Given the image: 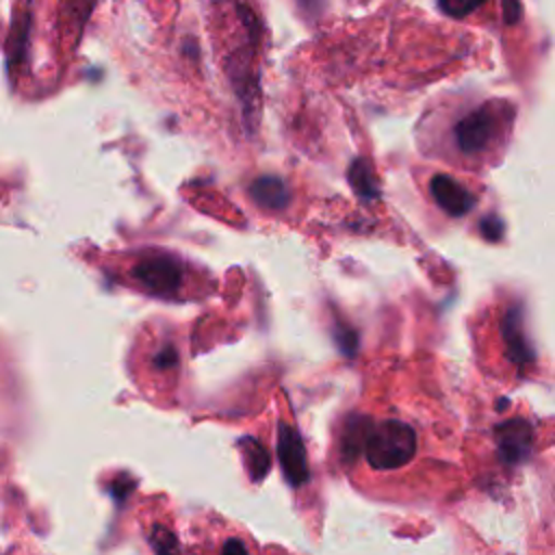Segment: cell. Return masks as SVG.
Returning <instances> with one entry per match:
<instances>
[{
  "mask_svg": "<svg viewBox=\"0 0 555 555\" xmlns=\"http://www.w3.org/2000/svg\"><path fill=\"white\" fill-rule=\"evenodd\" d=\"M154 364L158 369H173L178 364V351L171 345H165L156 356H154Z\"/></svg>",
  "mask_w": 555,
  "mask_h": 555,
  "instance_id": "9a60e30c",
  "label": "cell"
},
{
  "mask_svg": "<svg viewBox=\"0 0 555 555\" xmlns=\"http://www.w3.org/2000/svg\"><path fill=\"white\" fill-rule=\"evenodd\" d=\"M349 182L356 189V193L366 197V199H373V197L379 195L375 178H373V171H371V165L364 158H358V160L351 163V167H349Z\"/></svg>",
  "mask_w": 555,
  "mask_h": 555,
  "instance_id": "7c38bea8",
  "label": "cell"
},
{
  "mask_svg": "<svg viewBox=\"0 0 555 555\" xmlns=\"http://www.w3.org/2000/svg\"><path fill=\"white\" fill-rule=\"evenodd\" d=\"M479 230H481V234H483L488 241H499L501 234H503V223H501V219H496V217L490 215V217H483V219H481Z\"/></svg>",
  "mask_w": 555,
  "mask_h": 555,
  "instance_id": "5bb4252c",
  "label": "cell"
},
{
  "mask_svg": "<svg viewBox=\"0 0 555 555\" xmlns=\"http://www.w3.org/2000/svg\"><path fill=\"white\" fill-rule=\"evenodd\" d=\"M232 551L245 553V551H247V546H245L243 542H238V540H230V542H225V544H223V553H232Z\"/></svg>",
  "mask_w": 555,
  "mask_h": 555,
  "instance_id": "e0dca14e",
  "label": "cell"
},
{
  "mask_svg": "<svg viewBox=\"0 0 555 555\" xmlns=\"http://www.w3.org/2000/svg\"><path fill=\"white\" fill-rule=\"evenodd\" d=\"M429 191H431V197L436 199V204L451 217L466 215L475 204V197L460 182H455L453 178L442 176V173L431 178Z\"/></svg>",
  "mask_w": 555,
  "mask_h": 555,
  "instance_id": "8992f818",
  "label": "cell"
},
{
  "mask_svg": "<svg viewBox=\"0 0 555 555\" xmlns=\"http://www.w3.org/2000/svg\"><path fill=\"white\" fill-rule=\"evenodd\" d=\"M438 7L457 22L492 24L496 20V0H438Z\"/></svg>",
  "mask_w": 555,
  "mask_h": 555,
  "instance_id": "ba28073f",
  "label": "cell"
},
{
  "mask_svg": "<svg viewBox=\"0 0 555 555\" xmlns=\"http://www.w3.org/2000/svg\"><path fill=\"white\" fill-rule=\"evenodd\" d=\"M494 440L499 457L505 464H520L529 457L531 442H533V429L525 418H509L494 427Z\"/></svg>",
  "mask_w": 555,
  "mask_h": 555,
  "instance_id": "5b68a950",
  "label": "cell"
},
{
  "mask_svg": "<svg viewBox=\"0 0 555 555\" xmlns=\"http://www.w3.org/2000/svg\"><path fill=\"white\" fill-rule=\"evenodd\" d=\"M278 457L284 470L286 481L293 488H299L308 481V462H306V449L301 442V436L295 427L280 423L278 425Z\"/></svg>",
  "mask_w": 555,
  "mask_h": 555,
  "instance_id": "277c9868",
  "label": "cell"
},
{
  "mask_svg": "<svg viewBox=\"0 0 555 555\" xmlns=\"http://www.w3.org/2000/svg\"><path fill=\"white\" fill-rule=\"evenodd\" d=\"M241 449H243V457H245L249 477L254 481H262V477L269 473V466H271V457H269L267 449L254 438H243Z\"/></svg>",
  "mask_w": 555,
  "mask_h": 555,
  "instance_id": "8fae6325",
  "label": "cell"
},
{
  "mask_svg": "<svg viewBox=\"0 0 555 555\" xmlns=\"http://www.w3.org/2000/svg\"><path fill=\"white\" fill-rule=\"evenodd\" d=\"M507 117H509V106L505 102H494V100L483 102L470 108L468 113H464L453 128L455 143L462 150V154L466 156L481 154L494 141L501 124Z\"/></svg>",
  "mask_w": 555,
  "mask_h": 555,
  "instance_id": "7a4b0ae2",
  "label": "cell"
},
{
  "mask_svg": "<svg viewBox=\"0 0 555 555\" xmlns=\"http://www.w3.org/2000/svg\"><path fill=\"white\" fill-rule=\"evenodd\" d=\"M416 451V434L408 423L401 421H384L382 425H373L364 455L371 468L375 470H392L405 466Z\"/></svg>",
  "mask_w": 555,
  "mask_h": 555,
  "instance_id": "6da1fadb",
  "label": "cell"
},
{
  "mask_svg": "<svg viewBox=\"0 0 555 555\" xmlns=\"http://www.w3.org/2000/svg\"><path fill=\"white\" fill-rule=\"evenodd\" d=\"M371 429H373V423L366 416H353L347 423V427L343 431V440H340V451H343L345 460L358 457L364 451V444H366V438H369Z\"/></svg>",
  "mask_w": 555,
  "mask_h": 555,
  "instance_id": "30bf717a",
  "label": "cell"
},
{
  "mask_svg": "<svg viewBox=\"0 0 555 555\" xmlns=\"http://www.w3.org/2000/svg\"><path fill=\"white\" fill-rule=\"evenodd\" d=\"M132 275L145 291L160 297L176 295L182 286V264L167 254L143 256L134 264Z\"/></svg>",
  "mask_w": 555,
  "mask_h": 555,
  "instance_id": "3957f363",
  "label": "cell"
},
{
  "mask_svg": "<svg viewBox=\"0 0 555 555\" xmlns=\"http://www.w3.org/2000/svg\"><path fill=\"white\" fill-rule=\"evenodd\" d=\"M503 330V340L509 353V360L516 362L518 366H525L529 362H533V349L525 336V325H522V317H520V308H509L503 317L501 323Z\"/></svg>",
  "mask_w": 555,
  "mask_h": 555,
  "instance_id": "52a82bcc",
  "label": "cell"
},
{
  "mask_svg": "<svg viewBox=\"0 0 555 555\" xmlns=\"http://www.w3.org/2000/svg\"><path fill=\"white\" fill-rule=\"evenodd\" d=\"M336 330H338V327H336ZM336 340H338L340 349H343L347 356H353L356 345H358V338H356V334H353L349 327H340V330L336 332Z\"/></svg>",
  "mask_w": 555,
  "mask_h": 555,
  "instance_id": "2e32d148",
  "label": "cell"
},
{
  "mask_svg": "<svg viewBox=\"0 0 555 555\" xmlns=\"http://www.w3.org/2000/svg\"><path fill=\"white\" fill-rule=\"evenodd\" d=\"M249 195L258 206L269 208V210H280L288 204V189L275 176L256 178L249 186Z\"/></svg>",
  "mask_w": 555,
  "mask_h": 555,
  "instance_id": "9c48e42d",
  "label": "cell"
},
{
  "mask_svg": "<svg viewBox=\"0 0 555 555\" xmlns=\"http://www.w3.org/2000/svg\"><path fill=\"white\" fill-rule=\"evenodd\" d=\"M152 546H154L158 553L178 551V542H176L173 533H169V531L163 529V527H156V529H154V533H152Z\"/></svg>",
  "mask_w": 555,
  "mask_h": 555,
  "instance_id": "4fadbf2b",
  "label": "cell"
}]
</instances>
